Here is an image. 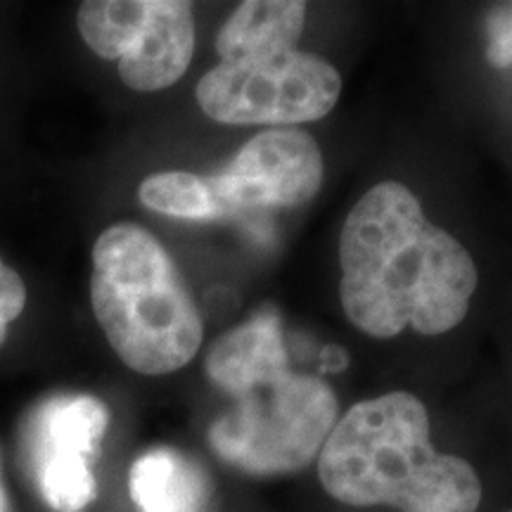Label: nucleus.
Listing matches in <instances>:
<instances>
[{
    "label": "nucleus",
    "mask_w": 512,
    "mask_h": 512,
    "mask_svg": "<svg viewBox=\"0 0 512 512\" xmlns=\"http://www.w3.org/2000/svg\"><path fill=\"white\" fill-rule=\"evenodd\" d=\"M27 306V287L17 271L3 264L0 259V347L8 337V325L19 318Z\"/></svg>",
    "instance_id": "nucleus-15"
},
{
    "label": "nucleus",
    "mask_w": 512,
    "mask_h": 512,
    "mask_svg": "<svg viewBox=\"0 0 512 512\" xmlns=\"http://www.w3.org/2000/svg\"><path fill=\"white\" fill-rule=\"evenodd\" d=\"M131 496L143 512H204L209 479L171 448H155L131 467Z\"/></svg>",
    "instance_id": "nucleus-11"
},
{
    "label": "nucleus",
    "mask_w": 512,
    "mask_h": 512,
    "mask_svg": "<svg viewBox=\"0 0 512 512\" xmlns=\"http://www.w3.org/2000/svg\"><path fill=\"white\" fill-rule=\"evenodd\" d=\"M195 53V17L183 0H150L136 41L119 60V76L131 91L155 93L188 72Z\"/></svg>",
    "instance_id": "nucleus-8"
},
{
    "label": "nucleus",
    "mask_w": 512,
    "mask_h": 512,
    "mask_svg": "<svg viewBox=\"0 0 512 512\" xmlns=\"http://www.w3.org/2000/svg\"><path fill=\"white\" fill-rule=\"evenodd\" d=\"M304 22L306 3L299 0H247L221 27L216 53L221 62H240L292 50Z\"/></svg>",
    "instance_id": "nucleus-10"
},
{
    "label": "nucleus",
    "mask_w": 512,
    "mask_h": 512,
    "mask_svg": "<svg viewBox=\"0 0 512 512\" xmlns=\"http://www.w3.org/2000/svg\"><path fill=\"white\" fill-rule=\"evenodd\" d=\"M510 512H512V510H510Z\"/></svg>",
    "instance_id": "nucleus-17"
},
{
    "label": "nucleus",
    "mask_w": 512,
    "mask_h": 512,
    "mask_svg": "<svg viewBox=\"0 0 512 512\" xmlns=\"http://www.w3.org/2000/svg\"><path fill=\"white\" fill-rule=\"evenodd\" d=\"M339 299L375 339L406 328L441 335L463 323L477 266L451 233L427 219L406 185L382 181L354 204L339 235Z\"/></svg>",
    "instance_id": "nucleus-1"
},
{
    "label": "nucleus",
    "mask_w": 512,
    "mask_h": 512,
    "mask_svg": "<svg viewBox=\"0 0 512 512\" xmlns=\"http://www.w3.org/2000/svg\"><path fill=\"white\" fill-rule=\"evenodd\" d=\"M91 304L114 354L140 375L176 373L202 347L204 323L188 283L138 223H114L95 240Z\"/></svg>",
    "instance_id": "nucleus-3"
},
{
    "label": "nucleus",
    "mask_w": 512,
    "mask_h": 512,
    "mask_svg": "<svg viewBox=\"0 0 512 512\" xmlns=\"http://www.w3.org/2000/svg\"><path fill=\"white\" fill-rule=\"evenodd\" d=\"M204 368L209 380L230 396L249 384L290 370L278 313L261 311L221 335L209 349Z\"/></svg>",
    "instance_id": "nucleus-9"
},
{
    "label": "nucleus",
    "mask_w": 512,
    "mask_h": 512,
    "mask_svg": "<svg viewBox=\"0 0 512 512\" xmlns=\"http://www.w3.org/2000/svg\"><path fill=\"white\" fill-rule=\"evenodd\" d=\"M342 76L323 57L283 50L254 60L221 62L197 83L200 110L219 124L273 126L318 121L335 110Z\"/></svg>",
    "instance_id": "nucleus-5"
},
{
    "label": "nucleus",
    "mask_w": 512,
    "mask_h": 512,
    "mask_svg": "<svg viewBox=\"0 0 512 512\" xmlns=\"http://www.w3.org/2000/svg\"><path fill=\"white\" fill-rule=\"evenodd\" d=\"M150 0H88L76 24L86 46L105 60H121L143 27Z\"/></svg>",
    "instance_id": "nucleus-12"
},
{
    "label": "nucleus",
    "mask_w": 512,
    "mask_h": 512,
    "mask_svg": "<svg viewBox=\"0 0 512 512\" xmlns=\"http://www.w3.org/2000/svg\"><path fill=\"white\" fill-rule=\"evenodd\" d=\"M323 489L354 508L475 512L482 484L467 460L439 453L425 403L389 392L351 406L318 453Z\"/></svg>",
    "instance_id": "nucleus-2"
},
{
    "label": "nucleus",
    "mask_w": 512,
    "mask_h": 512,
    "mask_svg": "<svg viewBox=\"0 0 512 512\" xmlns=\"http://www.w3.org/2000/svg\"><path fill=\"white\" fill-rule=\"evenodd\" d=\"M323 176V152L313 136L299 128H266L207 183L219 216H228L299 207L313 200Z\"/></svg>",
    "instance_id": "nucleus-7"
},
{
    "label": "nucleus",
    "mask_w": 512,
    "mask_h": 512,
    "mask_svg": "<svg viewBox=\"0 0 512 512\" xmlns=\"http://www.w3.org/2000/svg\"><path fill=\"white\" fill-rule=\"evenodd\" d=\"M486 60L494 67H512V3L486 15Z\"/></svg>",
    "instance_id": "nucleus-14"
},
{
    "label": "nucleus",
    "mask_w": 512,
    "mask_h": 512,
    "mask_svg": "<svg viewBox=\"0 0 512 512\" xmlns=\"http://www.w3.org/2000/svg\"><path fill=\"white\" fill-rule=\"evenodd\" d=\"M140 202L157 214L183 221H214L219 219L214 195L207 178L185 171L147 176L138 188Z\"/></svg>",
    "instance_id": "nucleus-13"
},
{
    "label": "nucleus",
    "mask_w": 512,
    "mask_h": 512,
    "mask_svg": "<svg viewBox=\"0 0 512 512\" xmlns=\"http://www.w3.org/2000/svg\"><path fill=\"white\" fill-rule=\"evenodd\" d=\"M8 508V503H5V491H3V484H0V512H5Z\"/></svg>",
    "instance_id": "nucleus-16"
},
{
    "label": "nucleus",
    "mask_w": 512,
    "mask_h": 512,
    "mask_svg": "<svg viewBox=\"0 0 512 512\" xmlns=\"http://www.w3.org/2000/svg\"><path fill=\"white\" fill-rule=\"evenodd\" d=\"M235 406L211 425L209 444L223 463L254 477L304 470L339 420V401L323 380L292 370L233 394Z\"/></svg>",
    "instance_id": "nucleus-4"
},
{
    "label": "nucleus",
    "mask_w": 512,
    "mask_h": 512,
    "mask_svg": "<svg viewBox=\"0 0 512 512\" xmlns=\"http://www.w3.org/2000/svg\"><path fill=\"white\" fill-rule=\"evenodd\" d=\"M107 425V406L88 394L55 396L31 415L27 456L50 508L79 512L93 501L91 460L98 456Z\"/></svg>",
    "instance_id": "nucleus-6"
}]
</instances>
